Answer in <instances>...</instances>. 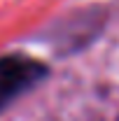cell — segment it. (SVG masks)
<instances>
[{"mask_svg":"<svg viewBox=\"0 0 119 121\" xmlns=\"http://www.w3.org/2000/svg\"><path fill=\"white\" fill-rule=\"evenodd\" d=\"M47 75V65L35 58L9 54L0 58V109L16 100Z\"/></svg>","mask_w":119,"mask_h":121,"instance_id":"obj_1","label":"cell"}]
</instances>
